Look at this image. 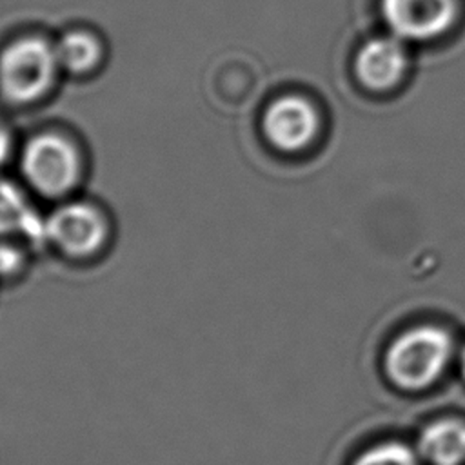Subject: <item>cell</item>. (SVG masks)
<instances>
[{
    "mask_svg": "<svg viewBox=\"0 0 465 465\" xmlns=\"http://www.w3.org/2000/svg\"><path fill=\"white\" fill-rule=\"evenodd\" d=\"M54 51L60 69L74 74L93 71L102 60L100 42L84 31H71L64 35L54 45Z\"/></svg>",
    "mask_w": 465,
    "mask_h": 465,
    "instance_id": "cell-10",
    "label": "cell"
},
{
    "mask_svg": "<svg viewBox=\"0 0 465 465\" xmlns=\"http://www.w3.org/2000/svg\"><path fill=\"white\" fill-rule=\"evenodd\" d=\"M450 352L452 340L443 329L416 327L391 343L385 354V371L396 387L421 391L441 376Z\"/></svg>",
    "mask_w": 465,
    "mask_h": 465,
    "instance_id": "cell-1",
    "label": "cell"
},
{
    "mask_svg": "<svg viewBox=\"0 0 465 465\" xmlns=\"http://www.w3.org/2000/svg\"><path fill=\"white\" fill-rule=\"evenodd\" d=\"M381 15L394 36L430 40L450 27L456 4L454 0H381Z\"/></svg>",
    "mask_w": 465,
    "mask_h": 465,
    "instance_id": "cell-6",
    "label": "cell"
},
{
    "mask_svg": "<svg viewBox=\"0 0 465 465\" xmlns=\"http://www.w3.org/2000/svg\"><path fill=\"white\" fill-rule=\"evenodd\" d=\"M54 45L40 36H24L0 53V91L18 104L44 96L58 73Z\"/></svg>",
    "mask_w": 465,
    "mask_h": 465,
    "instance_id": "cell-2",
    "label": "cell"
},
{
    "mask_svg": "<svg viewBox=\"0 0 465 465\" xmlns=\"http://www.w3.org/2000/svg\"><path fill=\"white\" fill-rule=\"evenodd\" d=\"M11 153V138L7 134V131L0 125V163H4L7 160Z\"/></svg>",
    "mask_w": 465,
    "mask_h": 465,
    "instance_id": "cell-13",
    "label": "cell"
},
{
    "mask_svg": "<svg viewBox=\"0 0 465 465\" xmlns=\"http://www.w3.org/2000/svg\"><path fill=\"white\" fill-rule=\"evenodd\" d=\"M29 267L27 251L11 240H0V285L16 283Z\"/></svg>",
    "mask_w": 465,
    "mask_h": 465,
    "instance_id": "cell-11",
    "label": "cell"
},
{
    "mask_svg": "<svg viewBox=\"0 0 465 465\" xmlns=\"http://www.w3.org/2000/svg\"><path fill=\"white\" fill-rule=\"evenodd\" d=\"M18 234L29 245H47L45 218L27 202L24 193L11 182L0 180V236Z\"/></svg>",
    "mask_w": 465,
    "mask_h": 465,
    "instance_id": "cell-8",
    "label": "cell"
},
{
    "mask_svg": "<svg viewBox=\"0 0 465 465\" xmlns=\"http://www.w3.org/2000/svg\"><path fill=\"white\" fill-rule=\"evenodd\" d=\"M352 465H418V460L401 443H383L360 454Z\"/></svg>",
    "mask_w": 465,
    "mask_h": 465,
    "instance_id": "cell-12",
    "label": "cell"
},
{
    "mask_svg": "<svg viewBox=\"0 0 465 465\" xmlns=\"http://www.w3.org/2000/svg\"><path fill=\"white\" fill-rule=\"evenodd\" d=\"M318 113L305 98L285 94L269 104L262 118V131L271 145L292 153L303 149L316 136Z\"/></svg>",
    "mask_w": 465,
    "mask_h": 465,
    "instance_id": "cell-5",
    "label": "cell"
},
{
    "mask_svg": "<svg viewBox=\"0 0 465 465\" xmlns=\"http://www.w3.org/2000/svg\"><path fill=\"white\" fill-rule=\"evenodd\" d=\"M460 365H461V374H463V378H465V349H463V352H461V361H460Z\"/></svg>",
    "mask_w": 465,
    "mask_h": 465,
    "instance_id": "cell-14",
    "label": "cell"
},
{
    "mask_svg": "<svg viewBox=\"0 0 465 465\" xmlns=\"http://www.w3.org/2000/svg\"><path fill=\"white\" fill-rule=\"evenodd\" d=\"M105 216L84 202H67L45 218V242L69 262H91L107 245Z\"/></svg>",
    "mask_w": 465,
    "mask_h": 465,
    "instance_id": "cell-3",
    "label": "cell"
},
{
    "mask_svg": "<svg viewBox=\"0 0 465 465\" xmlns=\"http://www.w3.org/2000/svg\"><path fill=\"white\" fill-rule=\"evenodd\" d=\"M418 452L430 465H461L465 461V421L454 418L432 421L418 438Z\"/></svg>",
    "mask_w": 465,
    "mask_h": 465,
    "instance_id": "cell-9",
    "label": "cell"
},
{
    "mask_svg": "<svg viewBox=\"0 0 465 465\" xmlns=\"http://www.w3.org/2000/svg\"><path fill=\"white\" fill-rule=\"evenodd\" d=\"M407 51L398 36H378L369 40L354 60V69L363 85L374 91L389 89L407 71Z\"/></svg>",
    "mask_w": 465,
    "mask_h": 465,
    "instance_id": "cell-7",
    "label": "cell"
},
{
    "mask_svg": "<svg viewBox=\"0 0 465 465\" xmlns=\"http://www.w3.org/2000/svg\"><path fill=\"white\" fill-rule=\"evenodd\" d=\"M27 183L44 196H64L78 182L82 163L76 147L64 136L40 134L31 138L20 158Z\"/></svg>",
    "mask_w": 465,
    "mask_h": 465,
    "instance_id": "cell-4",
    "label": "cell"
}]
</instances>
